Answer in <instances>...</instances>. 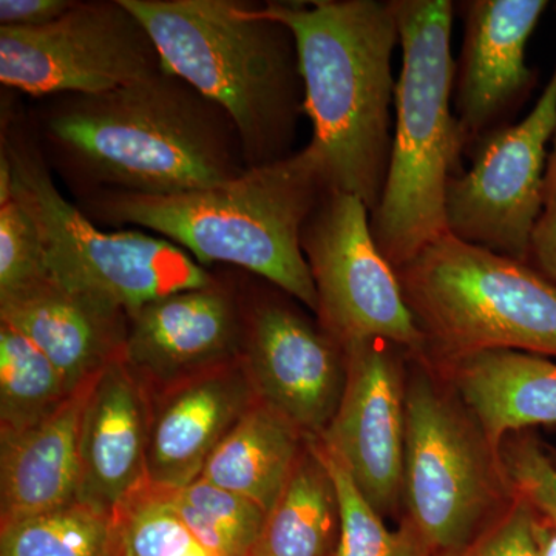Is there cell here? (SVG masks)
I'll list each match as a JSON object with an SVG mask.
<instances>
[{"instance_id": "23", "label": "cell", "mask_w": 556, "mask_h": 556, "mask_svg": "<svg viewBox=\"0 0 556 556\" xmlns=\"http://www.w3.org/2000/svg\"><path fill=\"white\" fill-rule=\"evenodd\" d=\"M70 393L53 362L20 331L0 324V438L35 426Z\"/></svg>"}, {"instance_id": "24", "label": "cell", "mask_w": 556, "mask_h": 556, "mask_svg": "<svg viewBox=\"0 0 556 556\" xmlns=\"http://www.w3.org/2000/svg\"><path fill=\"white\" fill-rule=\"evenodd\" d=\"M0 556H118L112 511L75 500L0 529Z\"/></svg>"}, {"instance_id": "26", "label": "cell", "mask_w": 556, "mask_h": 556, "mask_svg": "<svg viewBox=\"0 0 556 556\" xmlns=\"http://www.w3.org/2000/svg\"><path fill=\"white\" fill-rule=\"evenodd\" d=\"M113 521L118 556H218L179 517L169 486L149 479L118 504Z\"/></svg>"}, {"instance_id": "9", "label": "cell", "mask_w": 556, "mask_h": 556, "mask_svg": "<svg viewBox=\"0 0 556 556\" xmlns=\"http://www.w3.org/2000/svg\"><path fill=\"white\" fill-rule=\"evenodd\" d=\"M316 285L317 320L342 351L382 340L427 358V343L409 309L397 270L376 243L364 201L328 190L302 230Z\"/></svg>"}, {"instance_id": "4", "label": "cell", "mask_w": 556, "mask_h": 556, "mask_svg": "<svg viewBox=\"0 0 556 556\" xmlns=\"http://www.w3.org/2000/svg\"><path fill=\"white\" fill-rule=\"evenodd\" d=\"M164 65L225 110L248 169L295 152L303 116L298 43L283 22L243 0H123Z\"/></svg>"}, {"instance_id": "14", "label": "cell", "mask_w": 556, "mask_h": 556, "mask_svg": "<svg viewBox=\"0 0 556 556\" xmlns=\"http://www.w3.org/2000/svg\"><path fill=\"white\" fill-rule=\"evenodd\" d=\"M243 351V300L217 277L146 303L129 317L123 358L148 393L229 364Z\"/></svg>"}, {"instance_id": "25", "label": "cell", "mask_w": 556, "mask_h": 556, "mask_svg": "<svg viewBox=\"0 0 556 556\" xmlns=\"http://www.w3.org/2000/svg\"><path fill=\"white\" fill-rule=\"evenodd\" d=\"M170 500L190 532L218 556H252L268 517L254 501L204 478L170 489Z\"/></svg>"}, {"instance_id": "6", "label": "cell", "mask_w": 556, "mask_h": 556, "mask_svg": "<svg viewBox=\"0 0 556 556\" xmlns=\"http://www.w3.org/2000/svg\"><path fill=\"white\" fill-rule=\"evenodd\" d=\"M0 155L13 172V195L38 223L47 276L62 287L123 309L127 316L217 277L185 249L141 229L105 230L62 195L31 119L2 104Z\"/></svg>"}, {"instance_id": "7", "label": "cell", "mask_w": 556, "mask_h": 556, "mask_svg": "<svg viewBox=\"0 0 556 556\" xmlns=\"http://www.w3.org/2000/svg\"><path fill=\"white\" fill-rule=\"evenodd\" d=\"M396 270L428 358L493 350L556 357V285L529 263L448 232Z\"/></svg>"}, {"instance_id": "18", "label": "cell", "mask_w": 556, "mask_h": 556, "mask_svg": "<svg viewBox=\"0 0 556 556\" xmlns=\"http://www.w3.org/2000/svg\"><path fill=\"white\" fill-rule=\"evenodd\" d=\"M149 397L124 358L94 382L80 428L78 500L112 511L148 479Z\"/></svg>"}, {"instance_id": "12", "label": "cell", "mask_w": 556, "mask_h": 556, "mask_svg": "<svg viewBox=\"0 0 556 556\" xmlns=\"http://www.w3.org/2000/svg\"><path fill=\"white\" fill-rule=\"evenodd\" d=\"M244 365L260 401L305 434L327 430L342 401L346 361L320 325L274 298L243 302Z\"/></svg>"}, {"instance_id": "13", "label": "cell", "mask_w": 556, "mask_h": 556, "mask_svg": "<svg viewBox=\"0 0 556 556\" xmlns=\"http://www.w3.org/2000/svg\"><path fill=\"white\" fill-rule=\"evenodd\" d=\"M391 348L372 340L343 351L342 401L318 437L380 515L396 508L404 493L405 383Z\"/></svg>"}, {"instance_id": "10", "label": "cell", "mask_w": 556, "mask_h": 556, "mask_svg": "<svg viewBox=\"0 0 556 556\" xmlns=\"http://www.w3.org/2000/svg\"><path fill=\"white\" fill-rule=\"evenodd\" d=\"M166 67L123 0H78L38 28L0 27V83L36 100L119 89Z\"/></svg>"}, {"instance_id": "28", "label": "cell", "mask_w": 556, "mask_h": 556, "mask_svg": "<svg viewBox=\"0 0 556 556\" xmlns=\"http://www.w3.org/2000/svg\"><path fill=\"white\" fill-rule=\"evenodd\" d=\"M497 459L511 493L556 529V464L543 442L529 431L508 434L497 450Z\"/></svg>"}, {"instance_id": "16", "label": "cell", "mask_w": 556, "mask_h": 556, "mask_svg": "<svg viewBox=\"0 0 556 556\" xmlns=\"http://www.w3.org/2000/svg\"><path fill=\"white\" fill-rule=\"evenodd\" d=\"M146 470L152 484L189 485L258 396L243 356L148 393Z\"/></svg>"}, {"instance_id": "20", "label": "cell", "mask_w": 556, "mask_h": 556, "mask_svg": "<svg viewBox=\"0 0 556 556\" xmlns=\"http://www.w3.org/2000/svg\"><path fill=\"white\" fill-rule=\"evenodd\" d=\"M439 365L496 455L508 434L556 424V362L551 358L493 350Z\"/></svg>"}, {"instance_id": "27", "label": "cell", "mask_w": 556, "mask_h": 556, "mask_svg": "<svg viewBox=\"0 0 556 556\" xmlns=\"http://www.w3.org/2000/svg\"><path fill=\"white\" fill-rule=\"evenodd\" d=\"M334 484L339 504L338 556H399V541L388 532L342 459L320 438H309Z\"/></svg>"}, {"instance_id": "32", "label": "cell", "mask_w": 556, "mask_h": 556, "mask_svg": "<svg viewBox=\"0 0 556 556\" xmlns=\"http://www.w3.org/2000/svg\"><path fill=\"white\" fill-rule=\"evenodd\" d=\"M529 265L556 285V208H544L538 222L530 244Z\"/></svg>"}, {"instance_id": "15", "label": "cell", "mask_w": 556, "mask_h": 556, "mask_svg": "<svg viewBox=\"0 0 556 556\" xmlns=\"http://www.w3.org/2000/svg\"><path fill=\"white\" fill-rule=\"evenodd\" d=\"M455 68V108L464 146L497 130L533 83L527 47L546 0H470Z\"/></svg>"}, {"instance_id": "35", "label": "cell", "mask_w": 556, "mask_h": 556, "mask_svg": "<svg viewBox=\"0 0 556 556\" xmlns=\"http://www.w3.org/2000/svg\"><path fill=\"white\" fill-rule=\"evenodd\" d=\"M544 447H546L548 457H551V459L556 464V448L551 447V445H544Z\"/></svg>"}, {"instance_id": "8", "label": "cell", "mask_w": 556, "mask_h": 556, "mask_svg": "<svg viewBox=\"0 0 556 556\" xmlns=\"http://www.w3.org/2000/svg\"><path fill=\"white\" fill-rule=\"evenodd\" d=\"M506 495L514 493L473 417L430 369H416L405 386L402 500L420 543L459 555Z\"/></svg>"}, {"instance_id": "34", "label": "cell", "mask_w": 556, "mask_h": 556, "mask_svg": "<svg viewBox=\"0 0 556 556\" xmlns=\"http://www.w3.org/2000/svg\"><path fill=\"white\" fill-rule=\"evenodd\" d=\"M544 208H556V134L554 149L548 153L546 177H544Z\"/></svg>"}, {"instance_id": "5", "label": "cell", "mask_w": 556, "mask_h": 556, "mask_svg": "<svg viewBox=\"0 0 556 556\" xmlns=\"http://www.w3.org/2000/svg\"><path fill=\"white\" fill-rule=\"evenodd\" d=\"M402 65L386 185L371 212L376 243L394 269L448 233L447 192L464 152L453 112L456 62L450 0H393Z\"/></svg>"}, {"instance_id": "11", "label": "cell", "mask_w": 556, "mask_h": 556, "mask_svg": "<svg viewBox=\"0 0 556 556\" xmlns=\"http://www.w3.org/2000/svg\"><path fill=\"white\" fill-rule=\"evenodd\" d=\"M556 134V62L529 115L482 139L473 164L450 181L448 232L529 263L533 232L544 212L547 146Z\"/></svg>"}, {"instance_id": "1", "label": "cell", "mask_w": 556, "mask_h": 556, "mask_svg": "<svg viewBox=\"0 0 556 556\" xmlns=\"http://www.w3.org/2000/svg\"><path fill=\"white\" fill-rule=\"evenodd\" d=\"M38 101L40 149L76 199L181 195L248 170L228 113L167 67L104 93Z\"/></svg>"}, {"instance_id": "21", "label": "cell", "mask_w": 556, "mask_h": 556, "mask_svg": "<svg viewBox=\"0 0 556 556\" xmlns=\"http://www.w3.org/2000/svg\"><path fill=\"white\" fill-rule=\"evenodd\" d=\"M303 447L305 434L257 399L219 442L200 478L254 501L269 514Z\"/></svg>"}, {"instance_id": "30", "label": "cell", "mask_w": 556, "mask_h": 556, "mask_svg": "<svg viewBox=\"0 0 556 556\" xmlns=\"http://www.w3.org/2000/svg\"><path fill=\"white\" fill-rule=\"evenodd\" d=\"M538 515L514 495L489 529L457 556H538Z\"/></svg>"}, {"instance_id": "19", "label": "cell", "mask_w": 556, "mask_h": 556, "mask_svg": "<svg viewBox=\"0 0 556 556\" xmlns=\"http://www.w3.org/2000/svg\"><path fill=\"white\" fill-rule=\"evenodd\" d=\"M98 378L35 426L0 438V529L78 500L80 428Z\"/></svg>"}, {"instance_id": "2", "label": "cell", "mask_w": 556, "mask_h": 556, "mask_svg": "<svg viewBox=\"0 0 556 556\" xmlns=\"http://www.w3.org/2000/svg\"><path fill=\"white\" fill-rule=\"evenodd\" d=\"M329 190L311 146L241 177L172 197L93 193L76 206L94 225L146 229L200 263L229 265L263 278L314 314L316 285L302 249V230Z\"/></svg>"}, {"instance_id": "31", "label": "cell", "mask_w": 556, "mask_h": 556, "mask_svg": "<svg viewBox=\"0 0 556 556\" xmlns=\"http://www.w3.org/2000/svg\"><path fill=\"white\" fill-rule=\"evenodd\" d=\"M78 0H0V27L38 28L60 20Z\"/></svg>"}, {"instance_id": "29", "label": "cell", "mask_w": 556, "mask_h": 556, "mask_svg": "<svg viewBox=\"0 0 556 556\" xmlns=\"http://www.w3.org/2000/svg\"><path fill=\"white\" fill-rule=\"evenodd\" d=\"M47 276L38 223L16 197L0 203V294Z\"/></svg>"}, {"instance_id": "3", "label": "cell", "mask_w": 556, "mask_h": 556, "mask_svg": "<svg viewBox=\"0 0 556 556\" xmlns=\"http://www.w3.org/2000/svg\"><path fill=\"white\" fill-rule=\"evenodd\" d=\"M298 43L309 146L329 190L378 206L390 164L393 56L401 43L393 0L266 2Z\"/></svg>"}, {"instance_id": "33", "label": "cell", "mask_w": 556, "mask_h": 556, "mask_svg": "<svg viewBox=\"0 0 556 556\" xmlns=\"http://www.w3.org/2000/svg\"><path fill=\"white\" fill-rule=\"evenodd\" d=\"M538 556H556V529L538 517Z\"/></svg>"}, {"instance_id": "22", "label": "cell", "mask_w": 556, "mask_h": 556, "mask_svg": "<svg viewBox=\"0 0 556 556\" xmlns=\"http://www.w3.org/2000/svg\"><path fill=\"white\" fill-rule=\"evenodd\" d=\"M339 527L334 484L305 438L294 470L270 508L252 556H329Z\"/></svg>"}, {"instance_id": "17", "label": "cell", "mask_w": 556, "mask_h": 556, "mask_svg": "<svg viewBox=\"0 0 556 556\" xmlns=\"http://www.w3.org/2000/svg\"><path fill=\"white\" fill-rule=\"evenodd\" d=\"M0 324L31 340L60 369L70 391L123 357L129 331L123 309L70 291L49 276L0 294Z\"/></svg>"}]
</instances>
